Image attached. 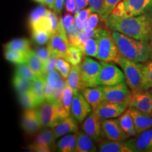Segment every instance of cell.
Instances as JSON below:
<instances>
[{
  "mask_svg": "<svg viewBox=\"0 0 152 152\" xmlns=\"http://www.w3.org/2000/svg\"><path fill=\"white\" fill-rule=\"evenodd\" d=\"M105 24L109 30L120 32L134 39L146 42L149 40L152 31V23L147 14L127 18L111 14L106 19Z\"/></svg>",
  "mask_w": 152,
  "mask_h": 152,
  "instance_id": "obj_1",
  "label": "cell"
},
{
  "mask_svg": "<svg viewBox=\"0 0 152 152\" xmlns=\"http://www.w3.org/2000/svg\"><path fill=\"white\" fill-rule=\"evenodd\" d=\"M121 55L134 62H146L149 58L148 43L125 35L120 32H111Z\"/></svg>",
  "mask_w": 152,
  "mask_h": 152,
  "instance_id": "obj_2",
  "label": "cell"
},
{
  "mask_svg": "<svg viewBox=\"0 0 152 152\" xmlns=\"http://www.w3.org/2000/svg\"><path fill=\"white\" fill-rule=\"evenodd\" d=\"M98 52L96 58L105 62L118 64L121 56L111 33L108 30L99 28L98 36Z\"/></svg>",
  "mask_w": 152,
  "mask_h": 152,
  "instance_id": "obj_3",
  "label": "cell"
},
{
  "mask_svg": "<svg viewBox=\"0 0 152 152\" xmlns=\"http://www.w3.org/2000/svg\"><path fill=\"white\" fill-rule=\"evenodd\" d=\"M118 64L122 68L127 85L132 93L143 91L142 88L143 64L128 59L121 55Z\"/></svg>",
  "mask_w": 152,
  "mask_h": 152,
  "instance_id": "obj_4",
  "label": "cell"
},
{
  "mask_svg": "<svg viewBox=\"0 0 152 152\" xmlns=\"http://www.w3.org/2000/svg\"><path fill=\"white\" fill-rule=\"evenodd\" d=\"M151 7L152 0H122L111 14L123 18L137 16L145 14Z\"/></svg>",
  "mask_w": 152,
  "mask_h": 152,
  "instance_id": "obj_5",
  "label": "cell"
},
{
  "mask_svg": "<svg viewBox=\"0 0 152 152\" xmlns=\"http://www.w3.org/2000/svg\"><path fill=\"white\" fill-rule=\"evenodd\" d=\"M71 42L68 39L66 30L62 21V18H59V23L56 31L53 33L49 39L48 47L51 54L56 57L65 58L67 51L69 48Z\"/></svg>",
  "mask_w": 152,
  "mask_h": 152,
  "instance_id": "obj_6",
  "label": "cell"
},
{
  "mask_svg": "<svg viewBox=\"0 0 152 152\" xmlns=\"http://www.w3.org/2000/svg\"><path fill=\"white\" fill-rule=\"evenodd\" d=\"M101 71L98 76V85H114L125 81V75L113 63L101 61Z\"/></svg>",
  "mask_w": 152,
  "mask_h": 152,
  "instance_id": "obj_7",
  "label": "cell"
},
{
  "mask_svg": "<svg viewBox=\"0 0 152 152\" xmlns=\"http://www.w3.org/2000/svg\"><path fill=\"white\" fill-rule=\"evenodd\" d=\"M102 86L105 95L104 101L113 103L126 104L129 106L132 92L129 90L125 81L114 85Z\"/></svg>",
  "mask_w": 152,
  "mask_h": 152,
  "instance_id": "obj_8",
  "label": "cell"
},
{
  "mask_svg": "<svg viewBox=\"0 0 152 152\" xmlns=\"http://www.w3.org/2000/svg\"><path fill=\"white\" fill-rule=\"evenodd\" d=\"M102 65L92 58L85 57L80 64L81 75L83 83L86 87L97 86V79Z\"/></svg>",
  "mask_w": 152,
  "mask_h": 152,
  "instance_id": "obj_9",
  "label": "cell"
},
{
  "mask_svg": "<svg viewBox=\"0 0 152 152\" xmlns=\"http://www.w3.org/2000/svg\"><path fill=\"white\" fill-rule=\"evenodd\" d=\"M37 111L43 128H54L63 120L57 113L54 103L48 101H45L38 106Z\"/></svg>",
  "mask_w": 152,
  "mask_h": 152,
  "instance_id": "obj_10",
  "label": "cell"
},
{
  "mask_svg": "<svg viewBox=\"0 0 152 152\" xmlns=\"http://www.w3.org/2000/svg\"><path fill=\"white\" fill-rule=\"evenodd\" d=\"M82 130L95 142L98 143L104 140L105 137L102 128V121L94 111L89 114L83 121Z\"/></svg>",
  "mask_w": 152,
  "mask_h": 152,
  "instance_id": "obj_11",
  "label": "cell"
},
{
  "mask_svg": "<svg viewBox=\"0 0 152 152\" xmlns=\"http://www.w3.org/2000/svg\"><path fill=\"white\" fill-rule=\"evenodd\" d=\"M125 144L132 151H152V129L149 128L139 134L136 138L130 139Z\"/></svg>",
  "mask_w": 152,
  "mask_h": 152,
  "instance_id": "obj_12",
  "label": "cell"
},
{
  "mask_svg": "<svg viewBox=\"0 0 152 152\" xmlns=\"http://www.w3.org/2000/svg\"><path fill=\"white\" fill-rule=\"evenodd\" d=\"M128 106V104H126L113 103L104 101L94 111L101 119L113 118L120 116Z\"/></svg>",
  "mask_w": 152,
  "mask_h": 152,
  "instance_id": "obj_13",
  "label": "cell"
},
{
  "mask_svg": "<svg viewBox=\"0 0 152 152\" xmlns=\"http://www.w3.org/2000/svg\"><path fill=\"white\" fill-rule=\"evenodd\" d=\"M101 121L106 138L123 142L130 137L124 132L118 120L107 118L101 119Z\"/></svg>",
  "mask_w": 152,
  "mask_h": 152,
  "instance_id": "obj_14",
  "label": "cell"
},
{
  "mask_svg": "<svg viewBox=\"0 0 152 152\" xmlns=\"http://www.w3.org/2000/svg\"><path fill=\"white\" fill-rule=\"evenodd\" d=\"M21 128L27 134L32 135L37 133L42 128L37 109H27L23 112Z\"/></svg>",
  "mask_w": 152,
  "mask_h": 152,
  "instance_id": "obj_15",
  "label": "cell"
},
{
  "mask_svg": "<svg viewBox=\"0 0 152 152\" xmlns=\"http://www.w3.org/2000/svg\"><path fill=\"white\" fill-rule=\"evenodd\" d=\"M92 106L80 92L75 94L71 105V114L78 123L83 122L87 115L90 113Z\"/></svg>",
  "mask_w": 152,
  "mask_h": 152,
  "instance_id": "obj_16",
  "label": "cell"
},
{
  "mask_svg": "<svg viewBox=\"0 0 152 152\" xmlns=\"http://www.w3.org/2000/svg\"><path fill=\"white\" fill-rule=\"evenodd\" d=\"M129 107H134L146 113L152 111V94L149 90L132 93Z\"/></svg>",
  "mask_w": 152,
  "mask_h": 152,
  "instance_id": "obj_17",
  "label": "cell"
},
{
  "mask_svg": "<svg viewBox=\"0 0 152 152\" xmlns=\"http://www.w3.org/2000/svg\"><path fill=\"white\" fill-rule=\"evenodd\" d=\"M129 111L134 121L137 134H140L152 128V116L134 107H129Z\"/></svg>",
  "mask_w": 152,
  "mask_h": 152,
  "instance_id": "obj_18",
  "label": "cell"
},
{
  "mask_svg": "<svg viewBox=\"0 0 152 152\" xmlns=\"http://www.w3.org/2000/svg\"><path fill=\"white\" fill-rule=\"evenodd\" d=\"M82 94L92 106L93 111H94L97 106L105 99V95L102 85L99 87H85L82 91Z\"/></svg>",
  "mask_w": 152,
  "mask_h": 152,
  "instance_id": "obj_19",
  "label": "cell"
},
{
  "mask_svg": "<svg viewBox=\"0 0 152 152\" xmlns=\"http://www.w3.org/2000/svg\"><path fill=\"white\" fill-rule=\"evenodd\" d=\"M52 129L55 138L58 139L69 132H77L78 130V125L76 122L75 118L68 116L63 119L56 126Z\"/></svg>",
  "mask_w": 152,
  "mask_h": 152,
  "instance_id": "obj_20",
  "label": "cell"
},
{
  "mask_svg": "<svg viewBox=\"0 0 152 152\" xmlns=\"http://www.w3.org/2000/svg\"><path fill=\"white\" fill-rule=\"evenodd\" d=\"M66 83L71 87L74 94L82 92L85 88L81 75L80 64L73 66L71 68L69 75L66 78Z\"/></svg>",
  "mask_w": 152,
  "mask_h": 152,
  "instance_id": "obj_21",
  "label": "cell"
},
{
  "mask_svg": "<svg viewBox=\"0 0 152 152\" xmlns=\"http://www.w3.org/2000/svg\"><path fill=\"white\" fill-rule=\"evenodd\" d=\"M94 141L83 130L76 132L75 152H95L97 151Z\"/></svg>",
  "mask_w": 152,
  "mask_h": 152,
  "instance_id": "obj_22",
  "label": "cell"
},
{
  "mask_svg": "<svg viewBox=\"0 0 152 152\" xmlns=\"http://www.w3.org/2000/svg\"><path fill=\"white\" fill-rule=\"evenodd\" d=\"M99 151L100 152H132L125 142L111 140H102L99 142Z\"/></svg>",
  "mask_w": 152,
  "mask_h": 152,
  "instance_id": "obj_23",
  "label": "cell"
},
{
  "mask_svg": "<svg viewBox=\"0 0 152 152\" xmlns=\"http://www.w3.org/2000/svg\"><path fill=\"white\" fill-rule=\"evenodd\" d=\"M26 64L33 70L38 77H43L46 75L43 63L38 57L35 51L30 49L27 53Z\"/></svg>",
  "mask_w": 152,
  "mask_h": 152,
  "instance_id": "obj_24",
  "label": "cell"
},
{
  "mask_svg": "<svg viewBox=\"0 0 152 152\" xmlns=\"http://www.w3.org/2000/svg\"><path fill=\"white\" fill-rule=\"evenodd\" d=\"M45 76L37 77L35 80L32 81L31 87H30V90L33 94L37 106H39L45 101Z\"/></svg>",
  "mask_w": 152,
  "mask_h": 152,
  "instance_id": "obj_25",
  "label": "cell"
},
{
  "mask_svg": "<svg viewBox=\"0 0 152 152\" xmlns=\"http://www.w3.org/2000/svg\"><path fill=\"white\" fill-rule=\"evenodd\" d=\"M118 121L120 125H121L123 130H124V132L129 136H135L137 134L135 130V127H134L133 118L129 109L125 110L120 115Z\"/></svg>",
  "mask_w": 152,
  "mask_h": 152,
  "instance_id": "obj_26",
  "label": "cell"
},
{
  "mask_svg": "<svg viewBox=\"0 0 152 152\" xmlns=\"http://www.w3.org/2000/svg\"><path fill=\"white\" fill-rule=\"evenodd\" d=\"M56 150L61 152L76 151V133L67 134L61 138L56 144Z\"/></svg>",
  "mask_w": 152,
  "mask_h": 152,
  "instance_id": "obj_27",
  "label": "cell"
},
{
  "mask_svg": "<svg viewBox=\"0 0 152 152\" xmlns=\"http://www.w3.org/2000/svg\"><path fill=\"white\" fill-rule=\"evenodd\" d=\"M55 140L56 139L55 138L52 129H45L38 133L33 143L45 144L53 150L56 148Z\"/></svg>",
  "mask_w": 152,
  "mask_h": 152,
  "instance_id": "obj_28",
  "label": "cell"
},
{
  "mask_svg": "<svg viewBox=\"0 0 152 152\" xmlns=\"http://www.w3.org/2000/svg\"><path fill=\"white\" fill-rule=\"evenodd\" d=\"M13 86L18 94L28 92L30 90L32 85V81L28 80L23 76L14 73L12 80Z\"/></svg>",
  "mask_w": 152,
  "mask_h": 152,
  "instance_id": "obj_29",
  "label": "cell"
},
{
  "mask_svg": "<svg viewBox=\"0 0 152 152\" xmlns=\"http://www.w3.org/2000/svg\"><path fill=\"white\" fill-rule=\"evenodd\" d=\"M4 49L28 52L30 49V42L26 38H16L4 45Z\"/></svg>",
  "mask_w": 152,
  "mask_h": 152,
  "instance_id": "obj_30",
  "label": "cell"
},
{
  "mask_svg": "<svg viewBox=\"0 0 152 152\" xmlns=\"http://www.w3.org/2000/svg\"><path fill=\"white\" fill-rule=\"evenodd\" d=\"M83 55L84 54L83 52L78 47L71 44L64 59H66L73 66L80 65L83 61Z\"/></svg>",
  "mask_w": 152,
  "mask_h": 152,
  "instance_id": "obj_31",
  "label": "cell"
},
{
  "mask_svg": "<svg viewBox=\"0 0 152 152\" xmlns=\"http://www.w3.org/2000/svg\"><path fill=\"white\" fill-rule=\"evenodd\" d=\"M28 52H21V51L11 50V49H4V58L8 61H10L13 63V64L18 65V64H26Z\"/></svg>",
  "mask_w": 152,
  "mask_h": 152,
  "instance_id": "obj_32",
  "label": "cell"
},
{
  "mask_svg": "<svg viewBox=\"0 0 152 152\" xmlns=\"http://www.w3.org/2000/svg\"><path fill=\"white\" fill-rule=\"evenodd\" d=\"M45 81L53 89H56L66 85V80L58 71H52L45 75Z\"/></svg>",
  "mask_w": 152,
  "mask_h": 152,
  "instance_id": "obj_33",
  "label": "cell"
},
{
  "mask_svg": "<svg viewBox=\"0 0 152 152\" xmlns=\"http://www.w3.org/2000/svg\"><path fill=\"white\" fill-rule=\"evenodd\" d=\"M152 86V59L143 64L142 68V90H148Z\"/></svg>",
  "mask_w": 152,
  "mask_h": 152,
  "instance_id": "obj_34",
  "label": "cell"
},
{
  "mask_svg": "<svg viewBox=\"0 0 152 152\" xmlns=\"http://www.w3.org/2000/svg\"><path fill=\"white\" fill-rule=\"evenodd\" d=\"M83 54L85 56H93L96 58L98 52V39L96 38H88L85 42L83 50Z\"/></svg>",
  "mask_w": 152,
  "mask_h": 152,
  "instance_id": "obj_35",
  "label": "cell"
},
{
  "mask_svg": "<svg viewBox=\"0 0 152 152\" xmlns=\"http://www.w3.org/2000/svg\"><path fill=\"white\" fill-rule=\"evenodd\" d=\"M122 0H104L102 9L101 11V20L105 21L106 19L113 12L114 9Z\"/></svg>",
  "mask_w": 152,
  "mask_h": 152,
  "instance_id": "obj_36",
  "label": "cell"
},
{
  "mask_svg": "<svg viewBox=\"0 0 152 152\" xmlns=\"http://www.w3.org/2000/svg\"><path fill=\"white\" fill-rule=\"evenodd\" d=\"M18 99L20 104L26 109H35L36 107L38 106L37 102H36L35 98H34L33 95L30 92V90L23 93V94H18Z\"/></svg>",
  "mask_w": 152,
  "mask_h": 152,
  "instance_id": "obj_37",
  "label": "cell"
},
{
  "mask_svg": "<svg viewBox=\"0 0 152 152\" xmlns=\"http://www.w3.org/2000/svg\"><path fill=\"white\" fill-rule=\"evenodd\" d=\"M74 93L71 87L69 86L66 83V87L63 92L61 99L60 103L64 106V107L70 113V109H71V105L73 103Z\"/></svg>",
  "mask_w": 152,
  "mask_h": 152,
  "instance_id": "obj_38",
  "label": "cell"
},
{
  "mask_svg": "<svg viewBox=\"0 0 152 152\" xmlns=\"http://www.w3.org/2000/svg\"><path fill=\"white\" fill-rule=\"evenodd\" d=\"M31 31L33 39L36 43L40 45H45L47 42L49 41L52 36V33L44 29H37Z\"/></svg>",
  "mask_w": 152,
  "mask_h": 152,
  "instance_id": "obj_39",
  "label": "cell"
},
{
  "mask_svg": "<svg viewBox=\"0 0 152 152\" xmlns=\"http://www.w3.org/2000/svg\"><path fill=\"white\" fill-rule=\"evenodd\" d=\"M47 9L42 5L38 6L37 7L31 11L29 16V26L30 27L33 25L37 23L46 16Z\"/></svg>",
  "mask_w": 152,
  "mask_h": 152,
  "instance_id": "obj_40",
  "label": "cell"
},
{
  "mask_svg": "<svg viewBox=\"0 0 152 152\" xmlns=\"http://www.w3.org/2000/svg\"><path fill=\"white\" fill-rule=\"evenodd\" d=\"M15 73L23 76L30 80L33 81L37 78V75L34 73L33 70L30 68L26 64H18L16 67Z\"/></svg>",
  "mask_w": 152,
  "mask_h": 152,
  "instance_id": "obj_41",
  "label": "cell"
},
{
  "mask_svg": "<svg viewBox=\"0 0 152 152\" xmlns=\"http://www.w3.org/2000/svg\"><path fill=\"white\" fill-rule=\"evenodd\" d=\"M71 65L66 61V60H64V58L58 57L57 58L56 64V70L64 78L66 79L69 75L70 71H71Z\"/></svg>",
  "mask_w": 152,
  "mask_h": 152,
  "instance_id": "obj_42",
  "label": "cell"
},
{
  "mask_svg": "<svg viewBox=\"0 0 152 152\" xmlns=\"http://www.w3.org/2000/svg\"><path fill=\"white\" fill-rule=\"evenodd\" d=\"M100 19L101 16L98 13L92 12V14L90 15L88 19H87L86 23H85L84 29L85 31L87 32V33H90V32L96 29Z\"/></svg>",
  "mask_w": 152,
  "mask_h": 152,
  "instance_id": "obj_43",
  "label": "cell"
},
{
  "mask_svg": "<svg viewBox=\"0 0 152 152\" xmlns=\"http://www.w3.org/2000/svg\"><path fill=\"white\" fill-rule=\"evenodd\" d=\"M35 52L37 54L38 57L40 58L42 62L43 63L44 66H45V68L47 64L48 63L49 58L52 56L49 48L48 47H37V48L35 49Z\"/></svg>",
  "mask_w": 152,
  "mask_h": 152,
  "instance_id": "obj_44",
  "label": "cell"
},
{
  "mask_svg": "<svg viewBox=\"0 0 152 152\" xmlns=\"http://www.w3.org/2000/svg\"><path fill=\"white\" fill-rule=\"evenodd\" d=\"M47 17L48 19L49 23L50 25L52 33H54L56 31L59 23V19L57 17V14L55 12H53L50 9L47 10Z\"/></svg>",
  "mask_w": 152,
  "mask_h": 152,
  "instance_id": "obj_45",
  "label": "cell"
},
{
  "mask_svg": "<svg viewBox=\"0 0 152 152\" xmlns=\"http://www.w3.org/2000/svg\"><path fill=\"white\" fill-rule=\"evenodd\" d=\"M104 0H89V9L92 12L98 13L100 15Z\"/></svg>",
  "mask_w": 152,
  "mask_h": 152,
  "instance_id": "obj_46",
  "label": "cell"
},
{
  "mask_svg": "<svg viewBox=\"0 0 152 152\" xmlns=\"http://www.w3.org/2000/svg\"><path fill=\"white\" fill-rule=\"evenodd\" d=\"M28 149L31 151H37V152H50L52 149L48 146L45 145V144H36L33 143L28 146Z\"/></svg>",
  "mask_w": 152,
  "mask_h": 152,
  "instance_id": "obj_47",
  "label": "cell"
},
{
  "mask_svg": "<svg viewBox=\"0 0 152 152\" xmlns=\"http://www.w3.org/2000/svg\"><path fill=\"white\" fill-rule=\"evenodd\" d=\"M62 21L66 30H68V28H71L74 24V23H75V18L72 16L71 13H68V14L64 15V16L62 18Z\"/></svg>",
  "mask_w": 152,
  "mask_h": 152,
  "instance_id": "obj_48",
  "label": "cell"
},
{
  "mask_svg": "<svg viewBox=\"0 0 152 152\" xmlns=\"http://www.w3.org/2000/svg\"><path fill=\"white\" fill-rule=\"evenodd\" d=\"M91 13H92L90 9H81L80 12L77 14H75V16H77L80 20H82L83 22H84L85 23H86L87 19H88L89 16L91 14Z\"/></svg>",
  "mask_w": 152,
  "mask_h": 152,
  "instance_id": "obj_49",
  "label": "cell"
},
{
  "mask_svg": "<svg viewBox=\"0 0 152 152\" xmlns=\"http://www.w3.org/2000/svg\"><path fill=\"white\" fill-rule=\"evenodd\" d=\"M58 57L54 55H52L49 58L48 63L47 64L46 67H45V73L46 74L49 72L55 71L56 70V60Z\"/></svg>",
  "mask_w": 152,
  "mask_h": 152,
  "instance_id": "obj_50",
  "label": "cell"
},
{
  "mask_svg": "<svg viewBox=\"0 0 152 152\" xmlns=\"http://www.w3.org/2000/svg\"><path fill=\"white\" fill-rule=\"evenodd\" d=\"M77 7V4L76 0H66L65 9L67 13L74 14Z\"/></svg>",
  "mask_w": 152,
  "mask_h": 152,
  "instance_id": "obj_51",
  "label": "cell"
},
{
  "mask_svg": "<svg viewBox=\"0 0 152 152\" xmlns=\"http://www.w3.org/2000/svg\"><path fill=\"white\" fill-rule=\"evenodd\" d=\"M64 0H55V6H54V12L57 15H60L61 13L63 7H64Z\"/></svg>",
  "mask_w": 152,
  "mask_h": 152,
  "instance_id": "obj_52",
  "label": "cell"
},
{
  "mask_svg": "<svg viewBox=\"0 0 152 152\" xmlns=\"http://www.w3.org/2000/svg\"><path fill=\"white\" fill-rule=\"evenodd\" d=\"M77 4L81 9H85L87 6L89 5V0H76Z\"/></svg>",
  "mask_w": 152,
  "mask_h": 152,
  "instance_id": "obj_53",
  "label": "cell"
},
{
  "mask_svg": "<svg viewBox=\"0 0 152 152\" xmlns=\"http://www.w3.org/2000/svg\"><path fill=\"white\" fill-rule=\"evenodd\" d=\"M148 46H149V58L152 59V31L149 35V40L147 42Z\"/></svg>",
  "mask_w": 152,
  "mask_h": 152,
  "instance_id": "obj_54",
  "label": "cell"
},
{
  "mask_svg": "<svg viewBox=\"0 0 152 152\" xmlns=\"http://www.w3.org/2000/svg\"><path fill=\"white\" fill-rule=\"evenodd\" d=\"M45 5H47L50 9H54L55 0H45Z\"/></svg>",
  "mask_w": 152,
  "mask_h": 152,
  "instance_id": "obj_55",
  "label": "cell"
},
{
  "mask_svg": "<svg viewBox=\"0 0 152 152\" xmlns=\"http://www.w3.org/2000/svg\"><path fill=\"white\" fill-rule=\"evenodd\" d=\"M146 14H147V15L148 16V17H149V18L150 19V20H151L152 23V7L147 11V13H146Z\"/></svg>",
  "mask_w": 152,
  "mask_h": 152,
  "instance_id": "obj_56",
  "label": "cell"
},
{
  "mask_svg": "<svg viewBox=\"0 0 152 152\" xmlns=\"http://www.w3.org/2000/svg\"><path fill=\"white\" fill-rule=\"evenodd\" d=\"M34 1H37V2L39 3V4H43V5H45V0H34Z\"/></svg>",
  "mask_w": 152,
  "mask_h": 152,
  "instance_id": "obj_57",
  "label": "cell"
},
{
  "mask_svg": "<svg viewBox=\"0 0 152 152\" xmlns=\"http://www.w3.org/2000/svg\"><path fill=\"white\" fill-rule=\"evenodd\" d=\"M149 90V92H151V94H152V86L151 87H150V88L149 89V90Z\"/></svg>",
  "mask_w": 152,
  "mask_h": 152,
  "instance_id": "obj_58",
  "label": "cell"
},
{
  "mask_svg": "<svg viewBox=\"0 0 152 152\" xmlns=\"http://www.w3.org/2000/svg\"><path fill=\"white\" fill-rule=\"evenodd\" d=\"M151 115L152 116V111H151Z\"/></svg>",
  "mask_w": 152,
  "mask_h": 152,
  "instance_id": "obj_59",
  "label": "cell"
}]
</instances>
